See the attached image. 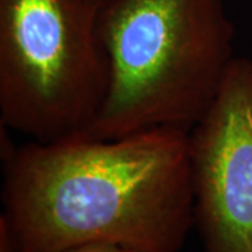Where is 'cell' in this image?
I'll return each instance as SVG.
<instances>
[{
    "label": "cell",
    "instance_id": "1",
    "mask_svg": "<svg viewBox=\"0 0 252 252\" xmlns=\"http://www.w3.org/2000/svg\"><path fill=\"white\" fill-rule=\"evenodd\" d=\"M1 199L16 252L94 243L180 252L195 227L189 133L30 140L7 152Z\"/></svg>",
    "mask_w": 252,
    "mask_h": 252
},
{
    "label": "cell",
    "instance_id": "2",
    "mask_svg": "<svg viewBox=\"0 0 252 252\" xmlns=\"http://www.w3.org/2000/svg\"><path fill=\"white\" fill-rule=\"evenodd\" d=\"M98 28L108 87L84 135L90 137L189 133L213 105L235 58L223 0H104Z\"/></svg>",
    "mask_w": 252,
    "mask_h": 252
},
{
    "label": "cell",
    "instance_id": "3",
    "mask_svg": "<svg viewBox=\"0 0 252 252\" xmlns=\"http://www.w3.org/2000/svg\"><path fill=\"white\" fill-rule=\"evenodd\" d=\"M104 0H0V119L31 140L84 136L108 87Z\"/></svg>",
    "mask_w": 252,
    "mask_h": 252
},
{
    "label": "cell",
    "instance_id": "4",
    "mask_svg": "<svg viewBox=\"0 0 252 252\" xmlns=\"http://www.w3.org/2000/svg\"><path fill=\"white\" fill-rule=\"evenodd\" d=\"M189 161L203 252H252V59L234 58L189 132Z\"/></svg>",
    "mask_w": 252,
    "mask_h": 252
},
{
    "label": "cell",
    "instance_id": "5",
    "mask_svg": "<svg viewBox=\"0 0 252 252\" xmlns=\"http://www.w3.org/2000/svg\"><path fill=\"white\" fill-rule=\"evenodd\" d=\"M62 252H140L133 248H127L124 245L118 244H107V243H94L84 244L79 247H73L69 250H64Z\"/></svg>",
    "mask_w": 252,
    "mask_h": 252
},
{
    "label": "cell",
    "instance_id": "6",
    "mask_svg": "<svg viewBox=\"0 0 252 252\" xmlns=\"http://www.w3.org/2000/svg\"><path fill=\"white\" fill-rule=\"evenodd\" d=\"M0 252H16L13 237L6 221L0 217Z\"/></svg>",
    "mask_w": 252,
    "mask_h": 252
}]
</instances>
